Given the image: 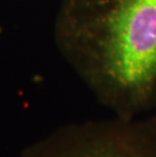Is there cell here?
I'll list each match as a JSON object with an SVG mask.
<instances>
[{
  "mask_svg": "<svg viewBox=\"0 0 156 157\" xmlns=\"http://www.w3.org/2000/svg\"><path fill=\"white\" fill-rule=\"evenodd\" d=\"M21 157H156V123L117 117L61 128Z\"/></svg>",
  "mask_w": 156,
  "mask_h": 157,
  "instance_id": "7a4b0ae2",
  "label": "cell"
},
{
  "mask_svg": "<svg viewBox=\"0 0 156 157\" xmlns=\"http://www.w3.org/2000/svg\"><path fill=\"white\" fill-rule=\"evenodd\" d=\"M153 118H154V121H155V123H156V116H155V117H153Z\"/></svg>",
  "mask_w": 156,
  "mask_h": 157,
  "instance_id": "3957f363",
  "label": "cell"
},
{
  "mask_svg": "<svg viewBox=\"0 0 156 157\" xmlns=\"http://www.w3.org/2000/svg\"><path fill=\"white\" fill-rule=\"evenodd\" d=\"M55 41L117 117L156 108V0H61Z\"/></svg>",
  "mask_w": 156,
  "mask_h": 157,
  "instance_id": "6da1fadb",
  "label": "cell"
}]
</instances>
